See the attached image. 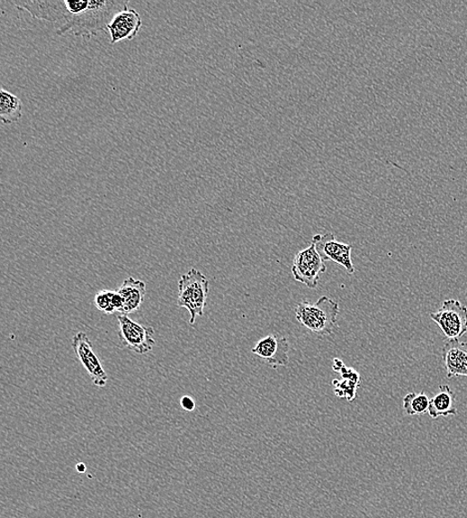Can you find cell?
Listing matches in <instances>:
<instances>
[{
	"label": "cell",
	"mask_w": 467,
	"mask_h": 518,
	"mask_svg": "<svg viewBox=\"0 0 467 518\" xmlns=\"http://www.w3.org/2000/svg\"><path fill=\"white\" fill-rule=\"evenodd\" d=\"M129 2L122 0H90L86 11L71 16L69 20L56 30L58 35L71 33L75 36L88 37L99 32L107 31L108 25L114 17L128 8Z\"/></svg>",
	"instance_id": "cell-1"
},
{
	"label": "cell",
	"mask_w": 467,
	"mask_h": 518,
	"mask_svg": "<svg viewBox=\"0 0 467 518\" xmlns=\"http://www.w3.org/2000/svg\"><path fill=\"white\" fill-rule=\"evenodd\" d=\"M339 304L328 296H322L315 304L303 301L295 307L297 322L319 336L334 333L338 327Z\"/></svg>",
	"instance_id": "cell-2"
},
{
	"label": "cell",
	"mask_w": 467,
	"mask_h": 518,
	"mask_svg": "<svg viewBox=\"0 0 467 518\" xmlns=\"http://www.w3.org/2000/svg\"><path fill=\"white\" fill-rule=\"evenodd\" d=\"M209 292L210 280L200 270L192 268L181 277L176 304L189 311L191 325L203 316Z\"/></svg>",
	"instance_id": "cell-3"
},
{
	"label": "cell",
	"mask_w": 467,
	"mask_h": 518,
	"mask_svg": "<svg viewBox=\"0 0 467 518\" xmlns=\"http://www.w3.org/2000/svg\"><path fill=\"white\" fill-rule=\"evenodd\" d=\"M117 320L121 345L139 355L153 351V348L156 345L154 339L155 329L153 327H147L135 323L125 314H119Z\"/></svg>",
	"instance_id": "cell-4"
},
{
	"label": "cell",
	"mask_w": 467,
	"mask_h": 518,
	"mask_svg": "<svg viewBox=\"0 0 467 518\" xmlns=\"http://www.w3.org/2000/svg\"><path fill=\"white\" fill-rule=\"evenodd\" d=\"M431 318L448 341H455L467 332V307L459 300H445L442 307L431 314Z\"/></svg>",
	"instance_id": "cell-5"
},
{
	"label": "cell",
	"mask_w": 467,
	"mask_h": 518,
	"mask_svg": "<svg viewBox=\"0 0 467 518\" xmlns=\"http://www.w3.org/2000/svg\"><path fill=\"white\" fill-rule=\"evenodd\" d=\"M327 270L325 261L317 252L314 244L296 253L292 267V275L296 281L308 288H316L319 279Z\"/></svg>",
	"instance_id": "cell-6"
},
{
	"label": "cell",
	"mask_w": 467,
	"mask_h": 518,
	"mask_svg": "<svg viewBox=\"0 0 467 518\" xmlns=\"http://www.w3.org/2000/svg\"><path fill=\"white\" fill-rule=\"evenodd\" d=\"M72 348L93 384L96 387L104 388L109 379L108 375L99 357L93 350V345L88 335L85 332L75 334L72 338Z\"/></svg>",
	"instance_id": "cell-7"
},
{
	"label": "cell",
	"mask_w": 467,
	"mask_h": 518,
	"mask_svg": "<svg viewBox=\"0 0 467 518\" xmlns=\"http://www.w3.org/2000/svg\"><path fill=\"white\" fill-rule=\"evenodd\" d=\"M324 261H333L343 267L349 275H354L351 244L336 240L334 233L316 234L311 241Z\"/></svg>",
	"instance_id": "cell-8"
},
{
	"label": "cell",
	"mask_w": 467,
	"mask_h": 518,
	"mask_svg": "<svg viewBox=\"0 0 467 518\" xmlns=\"http://www.w3.org/2000/svg\"><path fill=\"white\" fill-rule=\"evenodd\" d=\"M251 352L274 368L289 364V342L287 338L282 335L269 334L260 339Z\"/></svg>",
	"instance_id": "cell-9"
},
{
	"label": "cell",
	"mask_w": 467,
	"mask_h": 518,
	"mask_svg": "<svg viewBox=\"0 0 467 518\" xmlns=\"http://www.w3.org/2000/svg\"><path fill=\"white\" fill-rule=\"evenodd\" d=\"M143 25L142 18L133 8L119 13L107 27L111 44L133 41Z\"/></svg>",
	"instance_id": "cell-10"
},
{
	"label": "cell",
	"mask_w": 467,
	"mask_h": 518,
	"mask_svg": "<svg viewBox=\"0 0 467 518\" xmlns=\"http://www.w3.org/2000/svg\"><path fill=\"white\" fill-rule=\"evenodd\" d=\"M443 360L448 379L467 377V343L459 339L448 341L443 348Z\"/></svg>",
	"instance_id": "cell-11"
},
{
	"label": "cell",
	"mask_w": 467,
	"mask_h": 518,
	"mask_svg": "<svg viewBox=\"0 0 467 518\" xmlns=\"http://www.w3.org/2000/svg\"><path fill=\"white\" fill-rule=\"evenodd\" d=\"M117 291L123 300L121 314H132L143 305L146 295V284L143 280L128 277Z\"/></svg>",
	"instance_id": "cell-12"
},
{
	"label": "cell",
	"mask_w": 467,
	"mask_h": 518,
	"mask_svg": "<svg viewBox=\"0 0 467 518\" xmlns=\"http://www.w3.org/2000/svg\"><path fill=\"white\" fill-rule=\"evenodd\" d=\"M455 393L450 388V386L442 385L438 392L429 401L427 413L432 419L440 417L456 416L459 412L455 407Z\"/></svg>",
	"instance_id": "cell-13"
},
{
	"label": "cell",
	"mask_w": 467,
	"mask_h": 518,
	"mask_svg": "<svg viewBox=\"0 0 467 518\" xmlns=\"http://www.w3.org/2000/svg\"><path fill=\"white\" fill-rule=\"evenodd\" d=\"M342 380H333L334 393L340 399L349 402L356 400L357 391L360 387L361 376L353 368L344 366L339 372Z\"/></svg>",
	"instance_id": "cell-14"
},
{
	"label": "cell",
	"mask_w": 467,
	"mask_h": 518,
	"mask_svg": "<svg viewBox=\"0 0 467 518\" xmlns=\"http://www.w3.org/2000/svg\"><path fill=\"white\" fill-rule=\"evenodd\" d=\"M22 117V102L4 88L0 93V118L4 124H13Z\"/></svg>",
	"instance_id": "cell-15"
},
{
	"label": "cell",
	"mask_w": 467,
	"mask_h": 518,
	"mask_svg": "<svg viewBox=\"0 0 467 518\" xmlns=\"http://www.w3.org/2000/svg\"><path fill=\"white\" fill-rule=\"evenodd\" d=\"M94 305L106 314H121L123 309V300L117 290L103 289L95 295Z\"/></svg>",
	"instance_id": "cell-16"
},
{
	"label": "cell",
	"mask_w": 467,
	"mask_h": 518,
	"mask_svg": "<svg viewBox=\"0 0 467 518\" xmlns=\"http://www.w3.org/2000/svg\"><path fill=\"white\" fill-rule=\"evenodd\" d=\"M428 395L425 393H409L404 398V410L408 416L427 413L429 407Z\"/></svg>",
	"instance_id": "cell-17"
},
{
	"label": "cell",
	"mask_w": 467,
	"mask_h": 518,
	"mask_svg": "<svg viewBox=\"0 0 467 518\" xmlns=\"http://www.w3.org/2000/svg\"><path fill=\"white\" fill-rule=\"evenodd\" d=\"M181 406L184 410L192 412L195 409V402L190 395H184L181 399Z\"/></svg>",
	"instance_id": "cell-18"
},
{
	"label": "cell",
	"mask_w": 467,
	"mask_h": 518,
	"mask_svg": "<svg viewBox=\"0 0 467 518\" xmlns=\"http://www.w3.org/2000/svg\"><path fill=\"white\" fill-rule=\"evenodd\" d=\"M344 366H345L344 363L340 359H337V358H336V359H334V364H333L334 371L340 372Z\"/></svg>",
	"instance_id": "cell-19"
}]
</instances>
